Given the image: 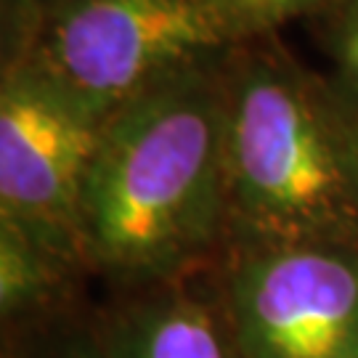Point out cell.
I'll return each instance as SVG.
<instances>
[{"label":"cell","mask_w":358,"mask_h":358,"mask_svg":"<svg viewBox=\"0 0 358 358\" xmlns=\"http://www.w3.org/2000/svg\"><path fill=\"white\" fill-rule=\"evenodd\" d=\"M226 56L162 77L106 120L80 205L88 266L170 282L226 236Z\"/></svg>","instance_id":"obj_1"},{"label":"cell","mask_w":358,"mask_h":358,"mask_svg":"<svg viewBox=\"0 0 358 358\" xmlns=\"http://www.w3.org/2000/svg\"><path fill=\"white\" fill-rule=\"evenodd\" d=\"M226 236L236 247L358 244V109L271 38L223 64Z\"/></svg>","instance_id":"obj_2"},{"label":"cell","mask_w":358,"mask_h":358,"mask_svg":"<svg viewBox=\"0 0 358 358\" xmlns=\"http://www.w3.org/2000/svg\"><path fill=\"white\" fill-rule=\"evenodd\" d=\"M234 45L210 0H3V59L32 64L106 117Z\"/></svg>","instance_id":"obj_3"},{"label":"cell","mask_w":358,"mask_h":358,"mask_svg":"<svg viewBox=\"0 0 358 358\" xmlns=\"http://www.w3.org/2000/svg\"><path fill=\"white\" fill-rule=\"evenodd\" d=\"M109 117L72 99L32 64L3 59L0 220L75 266H88L80 205Z\"/></svg>","instance_id":"obj_4"},{"label":"cell","mask_w":358,"mask_h":358,"mask_svg":"<svg viewBox=\"0 0 358 358\" xmlns=\"http://www.w3.org/2000/svg\"><path fill=\"white\" fill-rule=\"evenodd\" d=\"M223 306L242 358H358V244L236 247Z\"/></svg>","instance_id":"obj_5"},{"label":"cell","mask_w":358,"mask_h":358,"mask_svg":"<svg viewBox=\"0 0 358 358\" xmlns=\"http://www.w3.org/2000/svg\"><path fill=\"white\" fill-rule=\"evenodd\" d=\"M180 279V276H178ZM170 282L120 310L101 340L112 358H242L234 343L226 306Z\"/></svg>","instance_id":"obj_6"},{"label":"cell","mask_w":358,"mask_h":358,"mask_svg":"<svg viewBox=\"0 0 358 358\" xmlns=\"http://www.w3.org/2000/svg\"><path fill=\"white\" fill-rule=\"evenodd\" d=\"M75 268V263L0 220V313L6 321L51 306Z\"/></svg>","instance_id":"obj_7"},{"label":"cell","mask_w":358,"mask_h":358,"mask_svg":"<svg viewBox=\"0 0 358 358\" xmlns=\"http://www.w3.org/2000/svg\"><path fill=\"white\" fill-rule=\"evenodd\" d=\"M234 43L271 38L282 27L308 16H324L343 0H210Z\"/></svg>","instance_id":"obj_8"},{"label":"cell","mask_w":358,"mask_h":358,"mask_svg":"<svg viewBox=\"0 0 358 358\" xmlns=\"http://www.w3.org/2000/svg\"><path fill=\"white\" fill-rule=\"evenodd\" d=\"M327 19V48L332 56L334 85L358 109V0H343Z\"/></svg>","instance_id":"obj_9"},{"label":"cell","mask_w":358,"mask_h":358,"mask_svg":"<svg viewBox=\"0 0 358 358\" xmlns=\"http://www.w3.org/2000/svg\"><path fill=\"white\" fill-rule=\"evenodd\" d=\"M32 358H112V356H109V350L103 345L101 334L72 332L59 337V340H53L51 345H45Z\"/></svg>","instance_id":"obj_10"}]
</instances>
